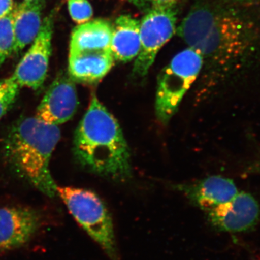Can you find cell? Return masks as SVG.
<instances>
[{"instance_id": "1", "label": "cell", "mask_w": 260, "mask_h": 260, "mask_svg": "<svg viewBox=\"0 0 260 260\" xmlns=\"http://www.w3.org/2000/svg\"><path fill=\"white\" fill-rule=\"evenodd\" d=\"M178 35L203 61L219 68L234 66L252 51L255 40L250 20L234 8L216 3L199 2L178 28Z\"/></svg>"}, {"instance_id": "2", "label": "cell", "mask_w": 260, "mask_h": 260, "mask_svg": "<svg viewBox=\"0 0 260 260\" xmlns=\"http://www.w3.org/2000/svg\"><path fill=\"white\" fill-rule=\"evenodd\" d=\"M74 151L84 167L99 175L115 180L131 176L129 150L122 130L95 94L75 132Z\"/></svg>"}, {"instance_id": "3", "label": "cell", "mask_w": 260, "mask_h": 260, "mask_svg": "<svg viewBox=\"0 0 260 260\" xmlns=\"http://www.w3.org/2000/svg\"><path fill=\"white\" fill-rule=\"evenodd\" d=\"M60 135L58 126L31 116L19 120L6 141L7 154L19 174L49 198L56 194L49 164Z\"/></svg>"}, {"instance_id": "4", "label": "cell", "mask_w": 260, "mask_h": 260, "mask_svg": "<svg viewBox=\"0 0 260 260\" xmlns=\"http://www.w3.org/2000/svg\"><path fill=\"white\" fill-rule=\"evenodd\" d=\"M56 194L87 234L112 260H119L114 225L102 200L93 191L71 186H56Z\"/></svg>"}, {"instance_id": "5", "label": "cell", "mask_w": 260, "mask_h": 260, "mask_svg": "<svg viewBox=\"0 0 260 260\" xmlns=\"http://www.w3.org/2000/svg\"><path fill=\"white\" fill-rule=\"evenodd\" d=\"M203 62L198 51L188 48L162 69L155 95V113L162 124H167L177 112L183 98L200 74Z\"/></svg>"}, {"instance_id": "6", "label": "cell", "mask_w": 260, "mask_h": 260, "mask_svg": "<svg viewBox=\"0 0 260 260\" xmlns=\"http://www.w3.org/2000/svg\"><path fill=\"white\" fill-rule=\"evenodd\" d=\"M177 8L152 9L140 23V49L133 67V75L148 74L160 48L170 40L176 30Z\"/></svg>"}, {"instance_id": "7", "label": "cell", "mask_w": 260, "mask_h": 260, "mask_svg": "<svg viewBox=\"0 0 260 260\" xmlns=\"http://www.w3.org/2000/svg\"><path fill=\"white\" fill-rule=\"evenodd\" d=\"M53 25L52 17L44 19L35 42L12 75L20 88L38 90L44 85L51 56Z\"/></svg>"}, {"instance_id": "8", "label": "cell", "mask_w": 260, "mask_h": 260, "mask_svg": "<svg viewBox=\"0 0 260 260\" xmlns=\"http://www.w3.org/2000/svg\"><path fill=\"white\" fill-rule=\"evenodd\" d=\"M208 213L210 223L220 232H245L259 222L260 205L250 193L241 191Z\"/></svg>"}, {"instance_id": "9", "label": "cell", "mask_w": 260, "mask_h": 260, "mask_svg": "<svg viewBox=\"0 0 260 260\" xmlns=\"http://www.w3.org/2000/svg\"><path fill=\"white\" fill-rule=\"evenodd\" d=\"M78 106L74 80L59 75L51 84L37 108L36 117L46 124L59 126L73 117Z\"/></svg>"}, {"instance_id": "10", "label": "cell", "mask_w": 260, "mask_h": 260, "mask_svg": "<svg viewBox=\"0 0 260 260\" xmlns=\"http://www.w3.org/2000/svg\"><path fill=\"white\" fill-rule=\"evenodd\" d=\"M42 225L36 210L23 207L0 208V249L12 250L25 245Z\"/></svg>"}, {"instance_id": "11", "label": "cell", "mask_w": 260, "mask_h": 260, "mask_svg": "<svg viewBox=\"0 0 260 260\" xmlns=\"http://www.w3.org/2000/svg\"><path fill=\"white\" fill-rule=\"evenodd\" d=\"M114 64L111 49L70 53V78L80 83H97L109 73Z\"/></svg>"}, {"instance_id": "12", "label": "cell", "mask_w": 260, "mask_h": 260, "mask_svg": "<svg viewBox=\"0 0 260 260\" xmlns=\"http://www.w3.org/2000/svg\"><path fill=\"white\" fill-rule=\"evenodd\" d=\"M184 189L191 200L207 212L232 200L239 192L234 181L221 176L206 178Z\"/></svg>"}, {"instance_id": "13", "label": "cell", "mask_w": 260, "mask_h": 260, "mask_svg": "<svg viewBox=\"0 0 260 260\" xmlns=\"http://www.w3.org/2000/svg\"><path fill=\"white\" fill-rule=\"evenodd\" d=\"M42 0H30L17 5L13 9L14 18V52L34 42L42 27V15L44 8Z\"/></svg>"}, {"instance_id": "14", "label": "cell", "mask_w": 260, "mask_h": 260, "mask_svg": "<svg viewBox=\"0 0 260 260\" xmlns=\"http://www.w3.org/2000/svg\"><path fill=\"white\" fill-rule=\"evenodd\" d=\"M111 51L114 59L129 61L139 54L140 22L129 15H121L113 27Z\"/></svg>"}, {"instance_id": "15", "label": "cell", "mask_w": 260, "mask_h": 260, "mask_svg": "<svg viewBox=\"0 0 260 260\" xmlns=\"http://www.w3.org/2000/svg\"><path fill=\"white\" fill-rule=\"evenodd\" d=\"M112 31V24L105 20L80 24L72 34L70 53L111 49Z\"/></svg>"}, {"instance_id": "16", "label": "cell", "mask_w": 260, "mask_h": 260, "mask_svg": "<svg viewBox=\"0 0 260 260\" xmlns=\"http://www.w3.org/2000/svg\"><path fill=\"white\" fill-rule=\"evenodd\" d=\"M14 18L13 10L0 19V66L14 52Z\"/></svg>"}, {"instance_id": "17", "label": "cell", "mask_w": 260, "mask_h": 260, "mask_svg": "<svg viewBox=\"0 0 260 260\" xmlns=\"http://www.w3.org/2000/svg\"><path fill=\"white\" fill-rule=\"evenodd\" d=\"M20 89V87L11 77L0 80V119L16 102Z\"/></svg>"}, {"instance_id": "18", "label": "cell", "mask_w": 260, "mask_h": 260, "mask_svg": "<svg viewBox=\"0 0 260 260\" xmlns=\"http://www.w3.org/2000/svg\"><path fill=\"white\" fill-rule=\"evenodd\" d=\"M70 14L77 23H86L93 15V9L88 0H69Z\"/></svg>"}, {"instance_id": "19", "label": "cell", "mask_w": 260, "mask_h": 260, "mask_svg": "<svg viewBox=\"0 0 260 260\" xmlns=\"http://www.w3.org/2000/svg\"><path fill=\"white\" fill-rule=\"evenodd\" d=\"M179 0H151L153 9H171L177 8Z\"/></svg>"}, {"instance_id": "20", "label": "cell", "mask_w": 260, "mask_h": 260, "mask_svg": "<svg viewBox=\"0 0 260 260\" xmlns=\"http://www.w3.org/2000/svg\"><path fill=\"white\" fill-rule=\"evenodd\" d=\"M13 9V0H0V19L9 14Z\"/></svg>"}, {"instance_id": "21", "label": "cell", "mask_w": 260, "mask_h": 260, "mask_svg": "<svg viewBox=\"0 0 260 260\" xmlns=\"http://www.w3.org/2000/svg\"><path fill=\"white\" fill-rule=\"evenodd\" d=\"M232 1L242 2V3H244V2H251L254 1V0H232Z\"/></svg>"}, {"instance_id": "22", "label": "cell", "mask_w": 260, "mask_h": 260, "mask_svg": "<svg viewBox=\"0 0 260 260\" xmlns=\"http://www.w3.org/2000/svg\"><path fill=\"white\" fill-rule=\"evenodd\" d=\"M129 1L133 2V3H134L135 4H137V2H138V0H129Z\"/></svg>"}, {"instance_id": "23", "label": "cell", "mask_w": 260, "mask_h": 260, "mask_svg": "<svg viewBox=\"0 0 260 260\" xmlns=\"http://www.w3.org/2000/svg\"><path fill=\"white\" fill-rule=\"evenodd\" d=\"M25 1H30V0H25Z\"/></svg>"}, {"instance_id": "24", "label": "cell", "mask_w": 260, "mask_h": 260, "mask_svg": "<svg viewBox=\"0 0 260 260\" xmlns=\"http://www.w3.org/2000/svg\"><path fill=\"white\" fill-rule=\"evenodd\" d=\"M259 172H260V168H259Z\"/></svg>"}]
</instances>
